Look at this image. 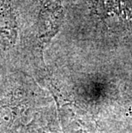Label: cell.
I'll use <instances>...</instances> for the list:
<instances>
[{
    "instance_id": "1",
    "label": "cell",
    "mask_w": 132,
    "mask_h": 133,
    "mask_svg": "<svg viewBox=\"0 0 132 133\" xmlns=\"http://www.w3.org/2000/svg\"><path fill=\"white\" fill-rule=\"evenodd\" d=\"M64 19L61 0H43L39 14V38L41 44L48 42L58 32Z\"/></svg>"
},
{
    "instance_id": "2",
    "label": "cell",
    "mask_w": 132,
    "mask_h": 133,
    "mask_svg": "<svg viewBox=\"0 0 132 133\" xmlns=\"http://www.w3.org/2000/svg\"><path fill=\"white\" fill-rule=\"evenodd\" d=\"M17 25L11 0H0V42L5 47L15 45Z\"/></svg>"
},
{
    "instance_id": "3",
    "label": "cell",
    "mask_w": 132,
    "mask_h": 133,
    "mask_svg": "<svg viewBox=\"0 0 132 133\" xmlns=\"http://www.w3.org/2000/svg\"><path fill=\"white\" fill-rule=\"evenodd\" d=\"M12 119V112L7 107L0 106V133L7 131Z\"/></svg>"
}]
</instances>
